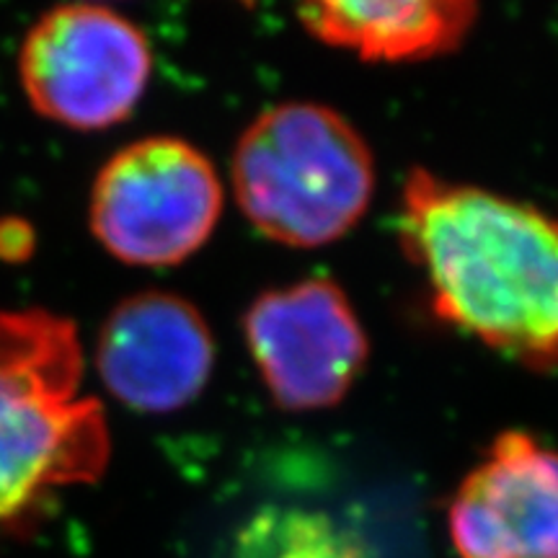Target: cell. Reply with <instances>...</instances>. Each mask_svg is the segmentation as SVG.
<instances>
[{"instance_id":"1","label":"cell","mask_w":558,"mask_h":558,"mask_svg":"<svg viewBox=\"0 0 558 558\" xmlns=\"http://www.w3.org/2000/svg\"><path fill=\"white\" fill-rule=\"evenodd\" d=\"M401 243L435 313L522 365H558V220L543 209L414 169Z\"/></svg>"},{"instance_id":"2","label":"cell","mask_w":558,"mask_h":558,"mask_svg":"<svg viewBox=\"0 0 558 558\" xmlns=\"http://www.w3.org/2000/svg\"><path fill=\"white\" fill-rule=\"evenodd\" d=\"M73 320L0 311V527H21L58 488L94 484L109 463L101 403L81 396Z\"/></svg>"},{"instance_id":"3","label":"cell","mask_w":558,"mask_h":558,"mask_svg":"<svg viewBox=\"0 0 558 558\" xmlns=\"http://www.w3.org/2000/svg\"><path fill=\"white\" fill-rule=\"evenodd\" d=\"M375 192L365 137L320 104H279L233 153V194L251 226L292 248H318L357 226Z\"/></svg>"},{"instance_id":"4","label":"cell","mask_w":558,"mask_h":558,"mask_svg":"<svg viewBox=\"0 0 558 558\" xmlns=\"http://www.w3.org/2000/svg\"><path fill=\"white\" fill-rule=\"evenodd\" d=\"M220 213L222 184L205 153L179 137H145L104 163L88 220L120 262L171 267L205 246Z\"/></svg>"},{"instance_id":"5","label":"cell","mask_w":558,"mask_h":558,"mask_svg":"<svg viewBox=\"0 0 558 558\" xmlns=\"http://www.w3.org/2000/svg\"><path fill=\"white\" fill-rule=\"evenodd\" d=\"M150 70L148 37L122 13L94 3L47 11L19 52L21 88L34 111L83 132L128 120Z\"/></svg>"},{"instance_id":"6","label":"cell","mask_w":558,"mask_h":558,"mask_svg":"<svg viewBox=\"0 0 558 558\" xmlns=\"http://www.w3.org/2000/svg\"><path fill=\"white\" fill-rule=\"evenodd\" d=\"M243 333L264 386L284 411L339 403L369 354L357 313L331 279L264 292L251 303Z\"/></svg>"},{"instance_id":"7","label":"cell","mask_w":558,"mask_h":558,"mask_svg":"<svg viewBox=\"0 0 558 558\" xmlns=\"http://www.w3.org/2000/svg\"><path fill=\"white\" fill-rule=\"evenodd\" d=\"M213 367V331L190 300L173 292L124 298L96 339L101 383L140 414L184 409L205 390Z\"/></svg>"},{"instance_id":"8","label":"cell","mask_w":558,"mask_h":558,"mask_svg":"<svg viewBox=\"0 0 558 558\" xmlns=\"http://www.w3.org/2000/svg\"><path fill=\"white\" fill-rule=\"evenodd\" d=\"M448 525L460 558H558V452L499 435L460 481Z\"/></svg>"},{"instance_id":"9","label":"cell","mask_w":558,"mask_h":558,"mask_svg":"<svg viewBox=\"0 0 558 558\" xmlns=\"http://www.w3.org/2000/svg\"><path fill=\"white\" fill-rule=\"evenodd\" d=\"M476 13L469 0H329L298 9L300 24L316 39L378 62L427 60L456 50Z\"/></svg>"},{"instance_id":"10","label":"cell","mask_w":558,"mask_h":558,"mask_svg":"<svg viewBox=\"0 0 558 558\" xmlns=\"http://www.w3.org/2000/svg\"><path fill=\"white\" fill-rule=\"evenodd\" d=\"M226 558H365V554L326 514L267 507L235 533Z\"/></svg>"},{"instance_id":"11","label":"cell","mask_w":558,"mask_h":558,"mask_svg":"<svg viewBox=\"0 0 558 558\" xmlns=\"http://www.w3.org/2000/svg\"><path fill=\"white\" fill-rule=\"evenodd\" d=\"M34 246L32 230L21 220L0 222V256L3 259H24Z\"/></svg>"}]
</instances>
